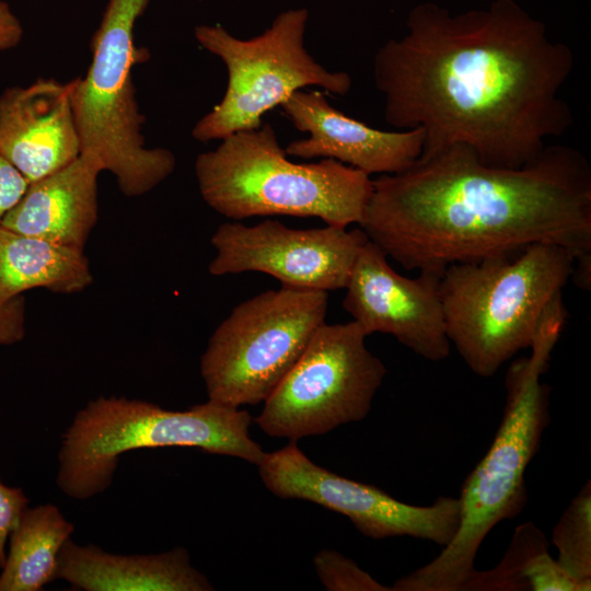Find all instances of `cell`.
<instances>
[{
  "instance_id": "7c38bea8",
  "label": "cell",
  "mask_w": 591,
  "mask_h": 591,
  "mask_svg": "<svg viewBox=\"0 0 591 591\" xmlns=\"http://www.w3.org/2000/svg\"><path fill=\"white\" fill-rule=\"evenodd\" d=\"M368 240L361 228L326 224L298 230L273 219L253 227L225 222L211 236L216 256L208 271L212 276L259 271L281 287L328 292L346 287Z\"/></svg>"
},
{
  "instance_id": "44dd1931",
  "label": "cell",
  "mask_w": 591,
  "mask_h": 591,
  "mask_svg": "<svg viewBox=\"0 0 591 591\" xmlns=\"http://www.w3.org/2000/svg\"><path fill=\"white\" fill-rule=\"evenodd\" d=\"M557 561L575 579L591 582V482L571 499L552 531Z\"/></svg>"
},
{
  "instance_id": "4fadbf2b",
  "label": "cell",
  "mask_w": 591,
  "mask_h": 591,
  "mask_svg": "<svg viewBox=\"0 0 591 591\" xmlns=\"http://www.w3.org/2000/svg\"><path fill=\"white\" fill-rule=\"evenodd\" d=\"M441 273L421 270L416 278L396 273L385 253L368 240L352 266L344 309L368 336H394L416 355L440 361L450 355L440 294Z\"/></svg>"
},
{
  "instance_id": "cb8c5ba5",
  "label": "cell",
  "mask_w": 591,
  "mask_h": 591,
  "mask_svg": "<svg viewBox=\"0 0 591 591\" xmlns=\"http://www.w3.org/2000/svg\"><path fill=\"white\" fill-rule=\"evenodd\" d=\"M25 335V301L22 296L0 302V345L21 341Z\"/></svg>"
},
{
  "instance_id": "2e32d148",
  "label": "cell",
  "mask_w": 591,
  "mask_h": 591,
  "mask_svg": "<svg viewBox=\"0 0 591 591\" xmlns=\"http://www.w3.org/2000/svg\"><path fill=\"white\" fill-rule=\"evenodd\" d=\"M83 157L31 182L0 225L84 252L99 215L97 176Z\"/></svg>"
},
{
  "instance_id": "8992f818",
  "label": "cell",
  "mask_w": 591,
  "mask_h": 591,
  "mask_svg": "<svg viewBox=\"0 0 591 591\" xmlns=\"http://www.w3.org/2000/svg\"><path fill=\"white\" fill-rule=\"evenodd\" d=\"M576 257L548 243L514 255L452 264L440 278L447 335L476 375L493 376L531 346L540 318L572 275Z\"/></svg>"
},
{
  "instance_id": "8fae6325",
  "label": "cell",
  "mask_w": 591,
  "mask_h": 591,
  "mask_svg": "<svg viewBox=\"0 0 591 591\" xmlns=\"http://www.w3.org/2000/svg\"><path fill=\"white\" fill-rule=\"evenodd\" d=\"M267 489L281 499H301L347 517L364 536L382 540L409 536L448 545L461 515L460 499L439 497L430 506H415L382 489L352 480L312 462L290 441L264 454L257 464Z\"/></svg>"
},
{
  "instance_id": "ffe728a7",
  "label": "cell",
  "mask_w": 591,
  "mask_h": 591,
  "mask_svg": "<svg viewBox=\"0 0 591 591\" xmlns=\"http://www.w3.org/2000/svg\"><path fill=\"white\" fill-rule=\"evenodd\" d=\"M546 535L532 522L515 528L502 559L474 570L461 591H589L590 582L571 577L548 551Z\"/></svg>"
},
{
  "instance_id": "5bb4252c",
  "label": "cell",
  "mask_w": 591,
  "mask_h": 591,
  "mask_svg": "<svg viewBox=\"0 0 591 591\" xmlns=\"http://www.w3.org/2000/svg\"><path fill=\"white\" fill-rule=\"evenodd\" d=\"M293 126L309 137L290 142L289 155L329 158L368 175L394 174L421 154V128L386 131L366 125L333 107L317 91H296L282 105Z\"/></svg>"
},
{
  "instance_id": "52a82bcc",
  "label": "cell",
  "mask_w": 591,
  "mask_h": 591,
  "mask_svg": "<svg viewBox=\"0 0 591 591\" xmlns=\"http://www.w3.org/2000/svg\"><path fill=\"white\" fill-rule=\"evenodd\" d=\"M150 0H107L91 38L92 61L83 77L70 81V95L80 139V155L100 172H111L127 197L149 193L175 169L165 148H147L132 68L149 59L137 47L135 26Z\"/></svg>"
},
{
  "instance_id": "9a60e30c",
  "label": "cell",
  "mask_w": 591,
  "mask_h": 591,
  "mask_svg": "<svg viewBox=\"0 0 591 591\" xmlns=\"http://www.w3.org/2000/svg\"><path fill=\"white\" fill-rule=\"evenodd\" d=\"M70 81L37 79L0 94V154L27 183L80 157Z\"/></svg>"
},
{
  "instance_id": "5b68a950",
  "label": "cell",
  "mask_w": 591,
  "mask_h": 591,
  "mask_svg": "<svg viewBox=\"0 0 591 591\" xmlns=\"http://www.w3.org/2000/svg\"><path fill=\"white\" fill-rule=\"evenodd\" d=\"M247 410L208 399L186 410L116 396H100L73 417L62 434L56 483L86 500L112 484L120 456L138 449L196 448L257 465L265 452L252 439Z\"/></svg>"
},
{
  "instance_id": "7402d4cb",
  "label": "cell",
  "mask_w": 591,
  "mask_h": 591,
  "mask_svg": "<svg viewBox=\"0 0 591 591\" xmlns=\"http://www.w3.org/2000/svg\"><path fill=\"white\" fill-rule=\"evenodd\" d=\"M320 581L328 591H387L391 590L361 569L343 554L322 549L313 558Z\"/></svg>"
},
{
  "instance_id": "6da1fadb",
  "label": "cell",
  "mask_w": 591,
  "mask_h": 591,
  "mask_svg": "<svg viewBox=\"0 0 591 591\" xmlns=\"http://www.w3.org/2000/svg\"><path fill=\"white\" fill-rule=\"evenodd\" d=\"M406 27L376 51L373 78L385 121L424 130L420 157L466 144L485 164L519 169L570 129L560 90L573 54L515 0L456 14L420 2Z\"/></svg>"
},
{
  "instance_id": "603a6c76",
  "label": "cell",
  "mask_w": 591,
  "mask_h": 591,
  "mask_svg": "<svg viewBox=\"0 0 591 591\" xmlns=\"http://www.w3.org/2000/svg\"><path fill=\"white\" fill-rule=\"evenodd\" d=\"M28 503L23 489L5 485L0 477V569L5 563L9 537Z\"/></svg>"
},
{
  "instance_id": "e0dca14e",
  "label": "cell",
  "mask_w": 591,
  "mask_h": 591,
  "mask_svg": "<svg viewBox=\"0 0 591 591\" xmlns=\"http://www.w3.org/2000/svg\"><path fill=\"white\" fill-rule=\"evenodd\" d=\"M56 579L84 591H209L208 578L183 547L147 555H117L71 538L58 558Z\"/></svg>"
},
{
  "instance_id": "7a4b0ae2",
  "label": "cell",
  "mask_w": 591,
  "mask_h": 591,
  "mask_svg": "<svg viewBox=\"0 0 591 591\" xmlns=\"http://www.w3.org/2000/svg\"><path fill=\"white\" fill-rule=\"evenodd\" d=\"M361 229L408 270L514 255L536 243L591 257V169L566 144H546L519 169L485 164L466 144L382 174Z\"/></svg>"
},
{
  "instance_id": "9c48e42d",
  "label": "cell",
  "mask_w": 591,
  "mask_h": 591,
  "mask_svg": "<svg viewBox=\"0 0 591 591\" xmlns=\"http://www.w3.org/2000/svg\"><path fill=\"white\" fill-rule=\"evenodd\" d=\"M308 20L305 8L289 9L279 13L260 35L248 39L231 35L219 24L195 27L198 44L218 56L228 69L222 100L193 128L196 140H221L256 129L265 113L309 85L339 95L350 90L348 73L326 70L305 49Z\"/></svg>"
},
{
  "instance_id": "ba28073f",
  "label": "cell",
  "mask_w": 591,
  "mask_h": 591,
  "mask_svg": "<svg viewBox=\"0 0 591 591\" xmlns=\"http://www.w3.org/2000/svg\"><path fill=\"white\" fill-rule=\"evenodd\" d=\"M328 293L281 287L241 302L200 358L208 399L240 408L264 403L325 323Z\"/></svg>"
},
{
  "instance_id": "30bf717a",
  "label": "cell",
  "mask_w": 591,
  "mask_h": 591,
  "mask_svg": "<svg viewBox=\"0 0 591 591\" xmlns=\"http://www.w3.org/2000/svg\"><path fill=\"white\" fill-rule=\"evenodd\" d=\"M355 321L323 323L254 419L268 436L290 441L361 421L386 375Z\"/></svg>"
},
{
  "instance_id": "3957f363",
  "label": "cell",
  "mask_w": 591,
  "mask_h": 591,
  "mask_svg": "<svg viewBox=\"0 0 591 591\" xmlns=\"http://www.w3.org/2000/svg\"><path fill=\"white\" fill-rule=\"evenodd\" d=\"M566 317L560 304H549L533 336L531 355L510 364L502 419L487 452L463 483L460 524L452 541L431 561L397 579L392 590L461 591L489 532L524 509L525 472L551 420L549 386L541 382V375Z\"/></svg>"
},
{
  "instance_id": "277c9868",
  "label": "cell",
  "mask_w": 591,
  "mask_h": 591,
  "mask_svg": "<svg viewBox=\"0 0 591 591\" xmlns=\"http://www.w3.org/2000/svg\"><path fill=\"white\" fill-rule=\"evenodd\" d=\"M221 140L195 162L199 193L218 213L234 220L316 217L343 228L362 221L373 189L367 173L329 158L288 160L269 124Z\"/></svg>"
},
{
  "instance_id": "d6986e66",
  "label": "cell",
  "mask_w": 591,
  "mask_h": 591,
  "mask_svg": "<svg viewBox=\"0 0 591 591\" xmlns=\"http://www.w3.org/2000/svg\"><path fill=\"white\" fill-rule=\"evenodd\" d=\"M73 531L57 506L27 507L9 537L0 591H39L55 580L60 551Z\"/></svg>"
},
{
  "instance_id": "d4e9b609",
  "label": "cell",
  "mask_w": 591,
  "mask_h": 591,
  "mask_svg": "<svg viewBox=\"0 0 591 591\" xmlns=\"http://www.w3.org/2000/svg\"><path fill=\"white\" fill-rule=\"evenodd\" d=\"M21 173L0 154V222L27 187Z\"/></svg>"
},
{
  "instance_id": "484cf974",
  "label": "cell",
  "mask_w": 591,
  "mask_h": 591,
  "mask_svg": "<svg viewBox=\"0 0 591 591\" xmlns=\"http://www.w3.org/2000/svg\"><path fill=\"white\" fill-rule=\"evenodd\" d=\"M23 37V27L10 5L0 0V51L16 47Z\"/></svg>"
},
{
  "instance_id": "ac0fdd59",
  "label": "cell",
  "mask_w": 591,
  "mask_h": 591,
  "mask_svg": "<svg viewBox=\"0 0 591 591\" xmlns=\"http://www.w3.org/2000/svg\"><path fill=\"white\" fill-rule=\"evenodd\" d=\"M92 282L84 252L0 225V302L37 288L76 293Z\"/></svg>"
}]
</instances>
